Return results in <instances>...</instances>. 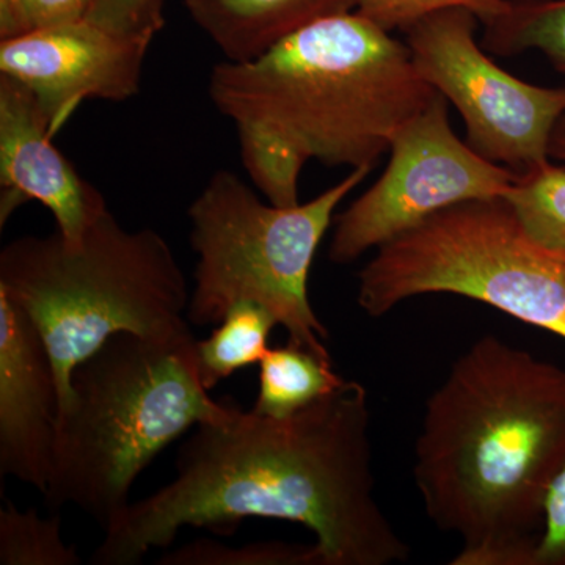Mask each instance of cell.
Returning a JSON list of instances; mask_svg holds the SVG:
<instances>
[{
	"label": "cell",
	"instance_id": "22",
	"mask_svg": "<svg viewBox=\"0 0 565 565\" xmlns=\"http://www.w3.org/2000/svg\"><path fill=\"white\" fill-rule=\"evenodd\" d=\"M85 21L115 35L152 43L166 24L163 0H90Z\"/></svg>",
	"mask_w": 565,
	"mask_h": 565
},
{
	"label": "cell",
	"instance_id": "13",
	"mask_svg": "<svg viewBox=\"0 0 565 565\" xmlns=\"http://www.w3.org/2000/svg\"><path fill=\"white\" fill-rule=\"evenodd\" d=\"M193 22L228 62L262 57L315 22L351 13L359 0H184Z\"/></svg>",
	"mask_w": 565,
	"mask_h": 565
},
{
	"label": "cell",
	"instance_id": "11",
	"mask_svg": "<svg viewBox=\"0 0 565 565\" xmlns=\"http://www.w3.org/2000/svg\"><path fill=\"white\" fill-rule=\"evenodd\" d=\"M0 223L28 202L54 215L57 232L77 243L109 210L98 189L77 173L51 136V122L36 96L0 74Z\"/></svg>",
	"mask_w": 565,
	"mask_h": 565
},
{
	"label": "cell",
	"instance_id": "16",
	"mask_svg": "<svg viewBox=\"0 0 565 565\" xmlns=\"http://www.w3.org/2000/svg\"><path fill=\"white\" fill-rule=\"evenodd\" d=\"M218 323L207 340H196L195 345L200 377L210 392L237 371L259 364L278 326L274 315L253 300L233 303Z\"/></svg>",
	"mask_w": 565,
	"mask_h": 565
},
{
	"label": "cell",
	"instance_id": "14",
	"mask_svg": "<svg viewBox=\"0 0 565 565\" xmlns=\"http://www.w3.org/2000/svg\"><path fill=\"white\" fill-rule=\"evenodd\" d=\"M343 382L330 356L288 341L269 349L259 362V392L252 411L286 418L329 396Z\"/></svg>",
	"mask_w": 565,
	"mask_h": 565
},
{
	"label": "cell",
	"instance_id": "1",
	"mask_svg": "<svg viewBox=\"0 0 565 565\" xmlns=\"http://www.w3.org/2000/svg\"><path fill=\"white\" fill-rule=\"evenodd\" d=\"M370 426L367 393L355 381L286 418L236 405L228 418L195 427L173 481L129 504L90 563L139 564L181 527L233 530L253 516L308 527L321 565L405 563L411 545L375 498Z\"/></svg>",
	"mask_w": 565,
	"mask_h": 565
},
{
	"label": "cell",
	"instance_id": "10",
	"mask_svg": "<svg viewBox=\"0 0 565 565\" xmlns=\"http://www.w3.org/2000/svg\"><path fill=\"white\" fill-rule=\"evenodd\" d=\"M150 46L85 20L70 22L0 40V74L36 96L55 139L82 103L136 96Z\"/></svg>",
	"mask_w": 565,
	"mask_h": 565
},
{
	"label": "cell",
	"instance_id": "18",
	"mask_svg": "<svg viewBox=\"0 0 565 565\" xmlns=\"http://www.w3.org/2000/svg\"><path fill=\"white\" fill-rule=\"evenodd\" d=\"M61 519H41L35 509L21 512L13 504L0 511V564L79 565L76 548L65 544Z\"/></svg>",
	"mask_w": 565,
	"mask_h": 565
},
{
	"label": "cell",
	"instance_id": "23",
	"mask_svg": "<svg viewBox=\"0 0 565 565\" xmlns=\"http://www.w3.org/2000/svg\"><path fill=\"white\" fill-rule=\"evenodd\" d=\"M530 565H565V465L544 501V523Z\"/></svg>",
	"mask_w": 565,
	"mask_h": 565
},
{
	"label": "cell",
	"instance_id": "5",
	"mask_svg": "<svg viewBox=\"0 0 565 565\" xmlns=\"http://www.w3.org/2000/svg\"><path fill=\"white\" fill-rule=\"evenodd\" d=\"M0 291L32 319L57 375L61 408L71 374L118 333L188 332V280L154 230H128L110 210L77 243L50 236L11 241L0 253Z\"/></svg>",
	"mask_w": 565,
	"mask_h": 565
},
{
	"label": "cell",
	"instance_id": "17",
	"mask_svg": "<svg viewBox=\"0 0 565 565\" xmlns=\"http://www.w3.org/2000/svg\"><path fill=\"white\" fill-rule=\"evenodd\" d=\"M501 199L527 236L542 247L565 253V167L552 161L520 174Z\"/></svg>",
	"mask_w": 565,
	"mask_h": 565
},
{
	"label": "cell",
	"instance_id": "3",
	"mask_svg": "<svg viewBox=\"0 0 565 565\" xmlns=\"http://www.w3.org/2000/svg\"><path fill=\"white\" fill-rule=\"evenodd\" d=\"M437 93L407 44L356 11L315 22L262 57L223 62L207 84L237 132L270 137L307 162L371 170Z\"/></svg>",
	"mask_w": 565,
	"mask_h": 565
},
{
	"label": "cell",
	"instance_id": "7",
	"mask_svg": "<svg viewBox=\"0 0 565 565\" xmlns=\"http://www.w3.org/2000/svg\"><path fill=\"white\" fill-rule=\"evenodd\" d=\"M456 294L565 338V253L535 243L501 196L446 207L381 245L359 274L360 308Z\"/></svg>",
	"mask_w": 565,
	"mask_h": 565
},
{
	"label": "cell",
	"instance_id": "2",
	"mask_svg": "<svg viewBox=\"0 0 565 565\" xmlns=\"http://www.w3.org/2000/svg\"><path fill=\"white\" fill-rule=\"evenodd\" d=\"M565 465V367L487 334L426 403L415 482L452 565H530L546 490Z\"/></svg>",
	"mask_w": 565,
	"mask_h": 565
},
{
	"label": "cell",
	"instance_id": "4",
	"mask_svg": "<svg viewBox=\"0 0 565 565\" xmlns=\"http://www.w3.org/2000/svg\"><path fill=\"white\" fill-rule=\"evenodd\" d=\"M191 330L118 333L71 374L46 492L51 511L76 505L107 530L128 509L137 476L182 434L222 422L234 401L203 385Z\"/></svg>",
	"mask_w": 565,
	"mask_h": 565
},
{
	"label": "cell",
	"instance_id": "19",
	"mask_svg": "<svg viewBox=\"0 0 565 565\" xmlns=\"http://www.w3.org/2000/svg\"><path fill=\"white\" fill-rule=\"evenodd\" d=\"M163 565H321L316 545L255 544L232 546L193 542L162 556Z\"/></svg>",
	"mask_w": 565,
	"mask_h": 565
},
{
	"label": "cell",
	"instance_id": "21",
	"mask_svg": "<svg viewBox=\"0 0 565 565\" xmlns=\"http://www.w3.org/2000/svg\"><path fill=\"white\" fill-rule=\"evenodd\" d=\"M90 0H0V40L85 20Z\"/></svg>",
	"mask_w": 565,
	"mask_h": 565
},
{
	"label": "cell",
	"instance_id": "24",
	"mask_svg": "<svg viewBox=\"0 0 565 565\" xmlns=\"http://www.w3.org/2000/svg\"><path fill=\"white\" fill-rule=\"evenodd\" d=\"M548 156L550 159L565 167V114L557 120L550 137Z\"/></svg>",
	"mask_w": 565,
	"mask_h": 565
},
{
	"label": "cell",
	"instance_id": "12",
	"mask_svg": "<svg viewBox=\"0 0 565 565\" xmlns=\"http://www.w3.org/2000/svg\"><path fill=\"white\" fill-rule=\"evenodd\" d=\"M58 415L50 351L32 319L0 291V475L46 492Z\"/></svg>",
	"mask_w": 565,
	"mask_h": 565
},
{
	"label": "cell",
	"instance_id": "20",
	"mask_svg": "<svg viewBox=\"0 0 565 565\" xmlns=\"http://www.w3.org/2000/svg\"><path fill=\"white\" fill-rule=\"evenodd\" d=\"M505 0H359L356 13L386 32L405 31L416 21L438 10L462 7L484 22L503 9Z\"/></svg>",
	"mask_w": 565,
	"mask_h": 565
},
{
	"label": "cell",
	"instance_id": "8",
	"mask_svg": "<svg viewBox=\"0 0 565 565\" xmlns=\"http://www.w3.org/2000/svg\"><path fill=\"white\" fill-rule=\"evenodd\" d=\"M478 24L462 7L438 10L405 29V44L423 79L462 115L465 141L520 177L552 161L565 85L539 87L501 70L476 40Z\"/></svg>",
	"mask_w": 565,
	"mask_h": 565
},
{
	"label": "cell",
	"instance_id": "6",
	"mask_svg": "<svg viewBox=\"0 0 565 565\" xmlns=\"http://www.w3.org/2000/svg\"><path fill=\"white\" fill-rule=\"evenodd\" d=\"M371 173L352 169L343 181L296 206L263 203L237 174H212L189 207L196 253L189 321H222L239 300L274 315L289 341L330 356L329 330L315 313L308 280L316 252L334 221V210Z\"/></svg>",
	"mask_w": 565,
	"mask_h": 565
},
{
	"label": "cell",
	"instance_id": "15",
	"mask_svg": "<svg viewBox=\"0 0 565 565\" xmlns=\"http://www.w3.org/2000/svg\"><path fill=\"white\" fill-rule=\"evenodd\" d=\"M481 46L500 57L539 51L565 74V0H505L482 22Z\"/></svg>",
	"mask_w": 565,
	"mask_h": 565
},
{
	"label": "cell",
	"instance_id": "9",
	"mask_svg": "<svg viewBox=\"0 0 565 565\" xmlns=\"http://www.w3.org/2000/svg\"><path fill=\"white\" fill-rule=\"evenodd\" d=\"M388 151L384 174L334 218L330 262H356L446 207L503 196L519 178L456 136L441 93L397 129Z\"/></svg>",
	"mask_w": 565,
	"mask_h": 565
}]
</instances>
